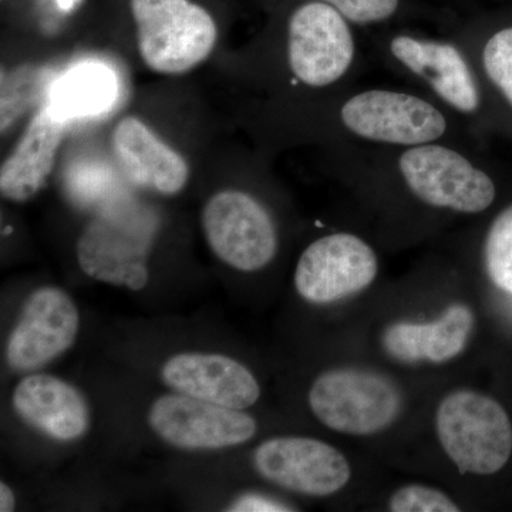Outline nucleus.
I'll use <instances>...</instances> for the list:
<instances>
[{
  "instance_id": "1",
  "label": "nucleus",
  "mask_w": 512,
  "mask_h": 512,
  "mask_svg": "<svg viewBox=\"0 0 512 512\" xmlns=\"http://www.w3.org/2000/svg\"><path fill=\"white\" fill-rule=\"evenodd\" d=\"M376 160L412 197L436 210L480 214L493 205L497 187L466 151L450 141L410 147H369Z\"/></svg>"
},
{
  "instance_id": "2",
  "label": "nucleus",
  "mask_w": 512,
  "mask_h": 512,
  "mask_svg": "<svg viewBox=\"0 0 512 512\" xmlns=\"http://www.w3.org/2000/svg\"><path fill=\"white\" fill-rule=\"evenodd\" d=\"M383 60L427 90L454 119L476 121L485 107L480 77L464 47L451 37L394 30L379 42Z\"/></svg>"
},
{
  "instance_id": "3",
  "label": "nucleus",
  "mask_w": 512,
  "mask_h": 512,
  "mask_svg": "<svg viewBox=\"0 0 512 512\" xmlns=\"http://www.w3.org/2000/svg\"><path fill=\"white\" fill-rule=\"evenodd\" d=\"M285 57L292 79L306 89L349 82L359 62L353 25L326 3L302 0L286 22Z\"/></svg>"
},
{
  "instance_id": "4",
  "label": "nucleus",
  "mask_w": 512,
  "mask_h": 512,
  "mask_svg": "<svg viewBox=\"0 0 512 512\" xmlns=\"http://www.w3.org/2000/svg\"><path fill=\"white\" fill-rule=\"evenodd\" d=\"M137 45L148 69L184 74L214 50L218 30L210 13L191 0H130Z\"/></svg>"
},
{
  "instance_id": "5",
  "label": "nucleus",
  "mask_w": 512,
  "mask_h": 512,
  "mask_svg": "<svg viewBox=\"0 0 512 512\" xmlns=\"http://www.w3.org/2000/svg\"><path fill=\"white\" fill-rule=\"evenodd\" d=\"M437 434L460 473L490 476L508 463L512 424L500 403L473 390H457L437 409Z\"/></svg>"
},
{
  "instance_id": "6",
  "label": "nucleus",
  "mask_w": 512,
  "mask_h": 512,
  "mask_svg": "<svg viewBox=\"0 0 512 512\" xmlns=\"http://www.w3.org/2000/svg\"><path fill=\"white\" fill-rule=\"evenodd\" d=\"M154 234L156 220L150 212H106L90 221L77 239V262L94 281L143 291L150 281L148 254Z\"/></svg>"
},
{
  "instance_id": "7",
  "label": "nucleus",
  "mask_w": 512,
  "mask_h": 512,
  "mask_svg": "<svg viewBox=\"0 0 512 512\" xmlns=\"http://www.w3.org/2000/svg\"><path fill=\"white\" fill-rule=\"evenodd\" d=\"M309 406L328 429L370 436L392 426L402 410V394L380 373L335 369L322 373L309 392Z\"/></svg>"
},
{
  "instance_id": "8",
  "label": "nucleus",
  "mask_w": 512,
  "mask_h": 512,
  "mask_svg": "<svg viewBox=\"0 0 512 512\" xmlns=\"http://www.w3.org/2000/svg\"><path fill=\"white\" fill-rule=\"evenodd\" d=\"M201 224L214 255L237 271H261L278 252L274 218L248 192L224 190L212 195L202 210Z\"/></svg>"
},
{
  "instance_id": "9",
  "label": "nucleus",
  "mask_w": 512,
  "mask_h": 512,
  "mask_svg": "<svg viewBox=\"0 0 512 512\" xmlns=\"http://www.w3.org/2000/svg\"><path fill=\"white\" fill-rule=\"evenodd\" d=\"M147 419L158 439L187 451L241 446L258 431L254 417L244 410L229 409L177 392L154 400Z\"/></svg>"
},
{
  "instance_id": "10",
  "label": "nucleus",
  "mask_w": 512,
  "mask_h": 512,
  "mask_svg": "<svg viewBox=\"0 0 512 512\" xmlns=\"http://www.w3.org/2000/svg\"><path fill=\"white\" fill-rule=\"evenodd\" d=\"M379 272L375 249L349 232L313 241L299 258L295 288L305 301L326 305L369 288Z\"/></svg>"
},
{
  "instance_id": "11",
  "label": "nucleus",
  "mask_w": 512,
  "mask_h": 512,
  "mask_svg": "<svg viewBox=\"0 0 512 512\" xmlns=\"http://www.w3.org/2000/svg\"><path fill=\"white\" fill-rule=\"evenodd\" d=\"M80 313L69 293L43 286L30 293L6 342V363L15 372H33L62 356L76 342Z\"/></svg>"
},
{
  "instance_id": "12",
  "label": "nucleus",
  "mask_w": 512,
  "mask_h": 512,
  "mask_svg": "<svg viewBox=\"0 0 512 512\" xmlns=\"http://www.w3.org/2000/svg\"><path fill=\"white\" fill-rule=\"evenodd\" d=\"M259 476L293 493L326 497L349 483L352 470L333 446L311 437H274L254 453Z\"/></svg>"
},
{
  "instance_id": "13",
  "label": "nucleus",
  "mask_w": 512,
  "mask_h": 512,
  "mask_svg": "<svg viewBox=\"0 0 512 512\" xmlns=\"http://www.w3.org/2000/svg\"><path fill=\"white\" fill-rule=\"evenodd\" d=\"M161 379L174 392L229 409H248L261 397L251 370L221 353H177L161 367Z\"/></svg>"
},
{
  "instance_id": "14",
  "label": "nucleus",
  "mask_w": 512,
  "mask_h": 512,
  "mask_svg": "<svg viewBox=\"0 0 512 512\" xmlns=\"http://www.w3.org/2000/svg\"><path fill=\"white\" fill-rule=\"evenodd\" d=\"M13 409L30 427L60 443L86 436L92 413L86 397L73 384L46 373H30L15 387Z\"/></svg>"
},
{
  "instance_id": "15",
  "label": "nucleus",
  "mask_w": 512,
  "mask_h": 512,
  "mask_svg": "<svg viewBox=\"0 0 512 512\" xmlns=\"http://www.w3.org/2000/svg\"><path fill=\"white\" fill-rule=\"evenodd\" d=\"M111 144L121 170L137 187L161 195H175L187 185L190 178L187 161L137 117L120 120Z\"/></svg>"
},
{
  "instance_id": "16",
  "label": "nucleus",
  "mask_w": 512,
  "mask_h": 512,
  "mask_svg": "<svg viewBox=\"0 0 512 512\" xmlns=\"http://www.w3.org/2000/svg\"><path fill=\"white\" fill-rule=\"evenodd\" d=\"M66 120L45 103L0 168V192L5 200L26 202L45 187L62 144Z\"/></svg>"
},
{
  "instance_id": "17",
  "label": "nucleus",
  "mask_w": 512,
  "mask_h": 512,
  "mask_svg": "<svg viewBox=\"0 0 512 512\" xmlns=\"http://www.w3.org/2000/svg\"><path fill=\"white\" fill-rule=\"evenodd\" d=\"M473 328V312L457 303L436 322L393 323L384 330L383 348L400 362L444 363L463 352Z\"/></svg>"
},
{
  "instance_id": "18",
  "label": "nucleus",
  "mask_w": 512,
  "mask_h": 512,
  "mask_svg": "<svg viewBox=\"0 0 512 512\" xmlns=\"http://www.w3.org/2000/svg\"><path fill=\"white\" fill-rule=\"evenodd\" d=\"M116 74L100 63H84L60 77L46 103L62 119L93 116L110 109L116 100Z\"/></svg>"
},
{
  "instance_id": "19",
  "label": "nucleus",
  "mask_w": 512,
  "mask_h": 512,
  "mask_svg": "<svg viewBox=\"0 0 512 512\" xmlns=\"http://www.w3.org/2000/svg\"><path fill=\"white\" fill-rule=\"evenodd\" d=\"M453 37L470 56L481 84L493 87L512 110V25L501 26L481 40L458 26Z\"/></svg>"
},
{
  "instance_id": "20",
  "label": "nucleus",
  "mask_w": 512,
  "mask_h": 512,
  "mask_svg": "<svg viewBox=\"0 0 512 512\" xmlns=\"http://www.w3.org/2000/svg\"><path fill=\"white\" fill-rule=\"evenodd\" d=\"M338 10L353 26H384L424 13L416 0H316Z\"/></svg>"
},
{
  "instance_id": "21",
  "label": "nucleus",
  "mask_w": 512,
  "mask_h": 512,
  "mask_svg": "<svg viewBox=\"0 0 512 512\" xmlns=\"http://www.w3.org/2000/svg\"><path fill=\"white\" fill-rule=\"evenodd\" d=\"M47 83L46 72L25 66L3 73L2 77V131L12 124L42 96Z\"/></svg>"
},
{
  "instance_id": "22",
  "label": "nucleus",
  "mask_w": 512,
  "mask_h": 512,
  "mask_svg": "<svg viewBox=\"0 0 512 512\" xmlns=\"http://www.w3.org/2000/svg\"><path fill=\"white\" fill-rule=\"evenodd\" d=\"M483 255L485 271L494 285L512 293V205L488 229Z\"/></svg>"
},
{
  "instance_id": "23",
  "label": "nucleus",
  "mask_w": 512,
  "mask_h": 512,
  "mask_svg": "<svg viewBox=\"0 0 512 512\" xmlns=\"http://www.w3.org/2000/svg\"><path fill=\"white\" fill-rule=\"evenodd\" d=\"M393 512H458L460 508L446 494L424 485H406L392 495Z\"/></svg>"
},
{
  "instance_id": "24",
  "label": "nucleus",
  "mask_w": 512,
  "mask_h": 512,
  "mask_svg": "<svg viewBox=\"0 0 512 512\" xmlns=\"http://www.w3.org/2000/svg\"><path fill=\"white\" fill-rule=\"evenodd\" d=\"M228 511L234 512H282L291 511V508L281 501L274 500L264 494H244L238 497Z\"/></svg>"
},
{
  "instance_id": "25",
  "label": "nucleus",
  "mask_w": 512,
  "mask_h": 512,
  "mask_svg": "<svg viewBox=\"0 0 512 512\" xmlns=\"http://www.w3.org/2000/svg\"><path fill=\"white\" fill-rule=\"evenodd\" d=\"M15 508L16 495L12 488L6 483H0V511L10 512L15 511Z\"/></svg>"
},
{
  "instance_id": "26",
  "label": "nucleus",
  "mask_w": 512,
  "mask_h": 512,
  "mask_svg": "<svg viewBox=\"0 0 512 512\" xmlns=\"http://www.w3.org/2000/svg\"><path fill=\"white\" fill-rule=\"evenodd\" d=\"M439 2L448 3L450 6H460V8H466V3L470 0H439Z\"/></svg>"
},
{
  "instance_id": "27",
  "label": "nucleus",
  "mask_w": 512,
  "mask_h": 512,
  "mask_svg": "<svg viewBox=\"0 0 512 512\" xmlns=\"http://www.w3.org/2000/svg\"><path fill=\"white\" fill-rule=\"evenodd\" d=\"M57 3H59L60 8L62 9H72L74 0H57Z\"/></svg>"
}]
</instances>
